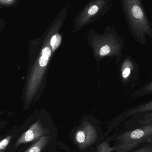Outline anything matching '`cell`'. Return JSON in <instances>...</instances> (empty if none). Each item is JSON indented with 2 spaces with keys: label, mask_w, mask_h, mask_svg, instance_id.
I'll return each mask as SVG.
<instances>
[{
  "label": "cell",
  "mask_w": 152,
  "mask_h": 152,
  "mask_svg": "<svg viewBox=\"0 0 152 152\" xmlns=\"http://www.w3.org/2000/svg\"><path fill=\"white\" fill-rule=\"evenodd\" d=\"M151 138L152 124L144 125L121 135L118 137L120 145L117 146L116 150L118 152H129Z\"/></svg>",
  "instance_id": "cell-1"
},
{
  "label": "cell",
  "mask_w": 152,
  "mask_h": 152,
  "mask_svg": "<svg viewBox=\"0 0 152 152\" xmlns=\"http://www.w3.org/2000/svg\"><path fill=\"white\" fill-rule=\"evenodd\" d=\"M98 134L94 128L89 124L83 125L77 130L75 135L76 144L80 150H84L95 142Z\"/></svg>",
  "instance_id": "cell-2"
},
{
  "label": "cell",
  "mask_w": 152,
  "mask_h": 152,
  "mask_svg": "<svg viewBox=\"0 0 152 152\" xmlns=\"http://www.w3.org/2000/svg\"><path fill=\"white\" fill-rule=\"evenodd\" d=\"M47 134L48 133H46L44 129L37 122L32 125L28 130L22 134L17 141L15 148L22 144L37 141L42 137L47 135Z\"/></svg>",
  "instance_id": "cell-3"
},
{
  "label": "cell",
  "mask_w": 152,
  "mask_h": 152,
  "mask_svg": "<svg viewBox=\"0 0 152 152\" xmlns=\"http://www.w3.org/2000/svg\"><path fill=\"white\" fill-rule=\"evenodd\" d=\"M50 137L44 136L32 145L25 152H42L46 145L49 142Z\"/></svg>",
  "instance_id": "cell-4"
},
{
  "label": "cell",
  "mask_w": 152,
  "mask_h": 152,
  "mask_svg": "<svg viewBox=\"0 0 152 152\" xmlns=\"http://www.w3.org/2000/svg\"><path fill=\"white\" fill-rule=\"evenodd\" d=\"M152 111V101L150 102L145 104L136 107L133 110L129 113L128 115H133L140 113L145 112H150Z\"/></svg>",
  "instance_id": "cell-5"
},
{
  "label": "cell",
  "mask_w": 152,
  "mask_h": 152,
  "mask_svg": "<svg viewBox=\"0 0 152 152\" xmlns=\"http://www.w3.org/2000/svg\"><path fill=\"white\" fill-rule=\"evenodd\" d=\"M134 66L133 63L129 59L127 60L123 64L122 75L123 78L127 79L131 75L132 70L134 69Z\"/></svg>",
  "instance_id": "cell-6"
},
{
  "label": "cell",
  "mask_w": 152,
  "mask_h": 152,
  "mask_svg": "<svg viewBox=\"0 0 152 152\" xmlns=\"http://www.w3.org/2000/svg\"><path fill=\"white\" fill-rule=\"evenodd\" d=\"M116 149L117 147H110L107 142H104L98 146L97 152H111Z\"/></svg>",
  "instance_id": "cell-7"
},
{
  "label": "cell",
  "mask_w": 152,
  "mask_h": 152,
  "mask_svg": "<svg viewBox=\"0 0 152 152\" xmlns=\"http://www.w3.org/2000/svg\"><path fill=\"white\" fill-rule=\"evenodd\" d=\"M145 115L142 119L139 121V124L142 125H150L152 124V111H150Z\"/></svg>",
  "instance_id": "cell-8"
},
{
  "label": "cell",
  "mask_w": 152,
  "mask_h": 152,
  "mask_svg": "<svg viewBox=\"0 0 152 152\" xmlns=\"http://www.w3.org/2000/svg\"><path fill=\"white\" fill-rule=\"evenodd\" d=\"M11 135L9 136L3 140L0 141V152H3L9 144L10 143L12 139Z\"/></svg>",
  "instance_id": "cell-9"
},
{
  "label": "cell",
  "mask_w": 152,
  "mask_h": 152,
  "mask_svg": "<svg viewBox=\"0 0 152 152\" xmlns=\"http://www.w3.org/2000/svg\"><path fill=\"white\" fill-rule=\"evenodd\" d=\"M132 12H133L134 17L136 18H141L143 16V13L142 9L137 5L133 7V9H132Z\"/></svg>",
  "instance_id": "cell-10"
},
{
  "label": "cell",
  "mask_w": 152,
  "mask_h": 152,
  "mask_svg": "<svg viewBox=\"0 0 152 152\" xmlns=\"http://www.w3.org/2000/svg\"><path fill=\"white\" fill-rule=\"evenodd\" d=\"M110 52V48L108 45L102 46L100 50V54L101 56H105Z\"/></svg>",
  "instance_id": "cell-11"
},
{
  "label": "cell",
  "mask_w": 152,
  "mask_h": 152,
  "mask_svg": "<svg viewBox=\"0 0 152 152\" xmlns=\"http://www.w3.org/2000/svg\"><path fill=\"white\" fill-rule=\"evenodd\" d=\"M49 58L46 56H42L39 59V64L41 66L44 67L48 64Z\"/></svg>",
  "instance_id": "cell-12"
},
{
  "label": "cell",
  "mask_w": 152,
  "mask_h": 152,
  "mask_svg": "<svg viewBox=\"0 0 152 152\" xmlns=\"http://www.w3.org/2000/svg\"><path fill=\"white\" fill-rule=\"evenodd\" d=\"M134 152H152V144L141 148Z\"/></svg>",
  "instance_id": "cell-13"
},
{
  "label": "cell",
  "mask_w": 152,
  "mask_h": 152,
  "mask_svg": "<svg viewBox=\"0 0 152 152\" xmlns=\"http://www.w3.org/2000/svg\"><path fill=\"white\" fill-rule=\"evenodd\" d=\"M56 35V37H57V38H56V41L55 45L53 47V51L57 49V48L59 46L61 42V37L60 35L57 34Z\"/></svg>",
  "instance_id": "cell-14"
},
{
  "label": "cell",
  "mask_w": 152,
  "mask_h": 152,
  "mask_svg": "<svg viewBox=\"0 0 152 152\" xmlns=\"http://www.w3.org/2000/svg\"><path fill=\"white\" fill-rule=\"evenodd\" d=\"M51 50L49 47H45L42 50V56H46V57H50L51 55Z\"/></svg>",
  "instance_id": "cell-15"
},
{
  "label": "cell",
  "mask_w": 152,
  "mask_h": 152,
  "mask_svg": "<svg viewBox=\"0 0 152 152\" xmlns=\"http://www.w3.org/2000/svg\"><path fill=\"white\" fill-rule=\"evenodd\" d=\"M98 7L96 5H93L91 6L88 10V13L90 15H94L97 12Z\"/></svg>",
  "instance_id": "cell-16"
},
{
  "label": "cell",
  "mask_w": 152,
  "mask_h": 152,
  "mask_svg": "<svg viewBox=\"0 0 152 152\" xmlns=\"http://www.w3.org/2000/svg\"><path fill=\"white\" fill-rule=\"evenodd\" d=\"M145 91L146 92H152V82L145 86Z\"/></svg>",
  "instance_id": "cell-17"
},
{
  "label": "cell",
  "mask_w": 152,
  "mask_h": 152,
  "mask_svg": "<svg viewBox=\"0 0 152 152\" xmlns=\"http://www.w3.org/2000/svg\"><path fill=\"white\" fill-rule=\"evenodd\" d=\"M56 38H57V37H56V35L53 36L51 40L50 45H51L52 46V47H53L54 45H55L56 41Z\"/></svg>",
  "instance_id": "cell-18"
},
{
  "label": "cell",
  "mask_w": 152,
  "mask_h": 152,
  "mask_svg": "<svg viewBox=\"0 0 152 152\" xmlns=\"http://www.w3.org/2000/svg\"><path fill=\"white\" fill-rule=\"evenodd\" d=\"M4 1H12V0H2Z\"/></svg>",
  "instance_id": "cell-19"
}]
</instances>
